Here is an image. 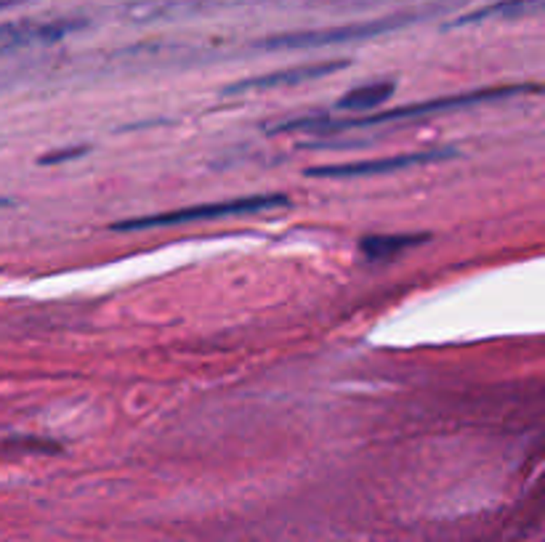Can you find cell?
<instances>
[{"label": "cell", "mask_w": 545, "mask_h": 542, "mask_svg": "<svg viewBox=\"0 0 545 542\" xmlns=\"http://www.w3.org/2000/svg\"><path fill=\"white\" fill-rule=\"evenodd\" d=\"M91 147H67V150H54L48 155L40 157V165H59V162H67V160H78V157L88 155Z\"/></svg>", "instance_id": "cell-11"}, {"label": "cell", "mask_w": 545, "mask_h": 542, "mask_svg": "<svg viewBox=\"0 0 545 542\" xmlns=\"http://www.w3.org/2000/svg\"><path fill=\"white\" fill-rule=\"evenodd\" d=\"M5 205H11V199H0V208H5Z\"/></svg>", "instance_id": "cell-12"}, {"label": "cell", "mask_w": 545, "mask_h": 542, "mask_svg": "<svg viewBox=\"0 0 545 542\" xmlns=\"http://www.w3.org/2000/svg\"><path fill=\"white\" fill-rule=\"evenodd\" d=\"M396 93V82L394 80H373V82H365V85H356L346 91L336 110L341 112H354L351 117H362L375 112L378 107H384L386 102H391V96Z\"/></svg>", "instance_id": "cell-8"}, {"label": "cell", "mask_w": 545, "mask_h": 542, "mask_svg": "<svg viewBox=\"0 0 545 542\" xmlns=\"http://www.w3.org/2000/svg\"><path fill=\"white\" fill-rule=\"evenodd\" d=\"M458 157V150L453 147H436L426 152H404V155L378 157V160H359V162H338V165H314L307 170L309 179H370V176H386L407 168L433 165Z\"/></svg>", "instance_id": "cell-4"}, {"label": "cell", "mask_w": 545, "mask_h": 542, "mask_svg": "<svg viewBox=\"0 0 545 542\" xmlns=\"http://www.w3.org/2000/svg\"><path fill=\"white\" fill-rule=\"evenodd\" d=\"M521 93H540V85L532 82H516V85H495L484 91H468V93H450V96H436L426 102H415L407 107H396L386 112H370L362 117H304V120H290L272 133H290V131H312V133H341V131H354V128H370V125H386V122H410L421 117L444 115L455 110H468L476 104H492V102H506Z\"/></svg>", "instance_id": "cell-1"}, {"label": "cell", "mask_w": 545, "mask_h": 542, "mask_svg": "<svg viewBox=\"0 0 545 542\" xmlns=\"http://www.w3.org/2000/svg\"><path fill=\"white\" fill-rule=\"evenodd\" d=\"M543 5V0H501V3H492L487 8H479L473 14H466L455 22V27L461 24H476V22H484V19H511V16H524L530 11H538Z\"/></svg>", "instance_id": "cell-9"}, {"label": "cell", "mask_w": 545, "mask_h": 542, "mask_svg": "<svg viewBox=\"0 0 545 542\" xmlns=\"http://www.w3.org/2000/svg\"><path fill=\"white\" fill-rule=\"evenodd\" d=\"M415 16H384L373 22L359 24H344V27H325V30H304V33H285L274 38L261 40L258 45L267 51H307V48H327V45H344V43H359V40L378 38L394 30H402L413 24Z\"/></svg>", "instance_id": "cell-3"}, {"label": "cell", "mask_w": 545, "mask_h": 542, "mask_svg": "<svg viewBox=\"0 0 545 542\" xmlns=\"http://www.w3.org/2000/svg\"><path fill=\"white\" fill-rule=\"evenodd\" d=\"M349 67V59H336V62H316V64H298V67H287V70H277L269 75H258V78H245L232 82L224 93L237 96V93H256V91H274V88H287V85H301L309 80L327 78L336 75L341 70Z\"/></svg>", "instance_id": "cell-5"}, {"label": "cell", "mask_w": 545, "mask_h": 542, "mask_svg": "<svg viewBox=\"0 0 545 542\" xmlns=\"http://www.w3.org/2000/svg\"><path fill=\"white\" fill-rule=\"evenodd\" d=\"M83 27L78 19H59V22H8L0 24V53L24 48L33 43H56L64 35Z\"/></svg>", "instance_id": "cell-6"}, {"label": "cell", "mask_w": 545, "mask_h": 542, "mask_svg": "<svg viewBox=\"0 0 545 542\" xmlns=\"http://www.w3.org/2000/svg\"><path fill=\"white\" fill-rule=\"evenodd\" d=\"M3 447L16 452H59L62 450L54 439H40V436H14V439H5Z\"/></svg>", "instance_id": "cell-10"}, {"label": "cell", "mask_w": 545, "mask_h": 542, "mask_svg": "<svg viewBox=\"0 0 545 542\" xmlns=\"http://www.w3.org/2000/svg\"><path fill=\"white\" fill-rule=\"evenodd\" d=\"M429 239V234H367L359 239V253L370 264H389Z\"/></svg>", "instance_id": "cell-7"}, {"label": "cell", "mask_w": 545, "mask_h": 542, "mask_svg": "<svg viewBox=\"0 0 545 542\" xmlns=\"http://www.w3.org/2000/svg\"><path fill=\"white\" fill-rule=\"evenodd\" d=\"M290 199L285 194H250V197H234V199H219V202H202L192 208H179L170 213H155V216H139L128 221H115V232H147V229H170L184 224H200V221H216V218H232L245 213H264L287 208Z\"/></svg>", "instance_id": "cell-2"}]
</instances>
